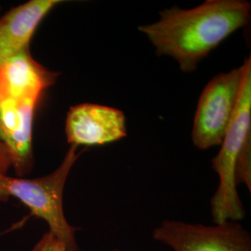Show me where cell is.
<instances>
[{"label": "cell", "mask_w": 251, "mask_h": 251, "mask_svg": "<svg viewBox=\"0 0 251 251\" xmlns=\"http://www.w3.org/2000/svg\"><path fill=\"white\" fill-rule=\"evenodd\" d=\"M59 75L36 62L30 50L0 68V140L7 146L11 167L19 177L33 169L36 108Z\"/></svg>", "instance_id": "obj_2"}, {"label": "cell", "mask_w": 251, "mask_h": 251, "mask_svg": "<svg viewBox=\"0 0 251 251\" xmlns=\"http://www.w3.org/2000/svg\"><path fill=\"white\" fill-rule=\"evenodd\" d=\"M152 238L174 251H251V233L231 221L210 226L165 220Z\"/></svg>", "instance_id": "obj_6"}, {"label": "cell", "mask_w": 251, "mask_h": 251, "mask_svg": "<svg viewBox=\"0 0 251 251\" xmlns=\"http://www.w3.org/2000/svg\"><path fill=\"white\" fill-rule=\"evenodd\" d=\"M11 168V160L9 150L5 144L0 140V178L8 175Z\"/></svg>", "instance_id": "obj_10"}, {"label": "cell", "mask_w": 251, "mask_h": 251, "mask_svg": "<svg viewBox=\"0 0 251 251\" xmlns=\"http://www.w3.org/2000/svg\"><path fill=\"white\" fill-rule=\"evenodd\" d=\"M65 133L68 144L76 147L111 144L126 136L125 116L117 108L77 104L67 113Z\"/></svg>", "instance_id": "obj_7"}, {"label": "cell", "mask_w": 251, "mask_h": 251, "mask_svg": "<svg viewBox=\"0 0 251 251\" xmlns=\"http://www.w3.org/2000/svg\"><path fill=\"white\" fill-rule=\"evenodd\" d=\"M80 152L71 145L61 165L51 173L35 179L5 176L0 178V201L15 198L31 210L32 215L44 220L68 251H80L76 241L77 229L67 222L63 211V190L73 166Z\"/></svg>", "instance_id": "obj_4"}, {"label": "cell", "mask_w": 251, "mask_h": 251, "mask_svg": "<svg viewBox=\"0 0 251 251\" xmlns=\"http://www.w3.org/2000/svg\"><path fill=\"white\" fill-rule=\"evenodd\" d=\"M61 0H29L0 17V68L29 50L36 28Z\"/></svg>", "instance_id": "obj_8"}, {"label": "cell", "mask_w": 251, "mask_h": 251, "mask_svg": "<svg viewBox=\"0 0 251 251\" xmlns=\"http://www.w3.org/2000/svg\"><path fill=\"white\" fill-rule=\"evenodd\" d=\"M32 251H68L65 244L50 231L36 243Z\"/></svg>", "instance_id": "obj_9"}, {"label": "cell", "mask_w": 251, "mask_h": 251, "mask_svg": "<svg viewBox=\"0 0 251 251\" xmlns=\"http://www.w3.org/2000/svg\"><path fill=\"white\" fill-rule=\"evenodd\" d=\"M251 18L244 0H207L197 8L173 7L152 25L139 26L159 56L175 59L182 72L195 71L204 58Z\"/></svg>", "instance_id": "obj_1"}, {"label": "cell", "mask_w": 251, "mask_h": 251, "mask_svg": "<svg viewBox=\"0 0 251 251\" xmlns=\"http://www.w3.org/2000/svg\"><path fill=\"white\" fill-rule=\"evenodd\" d=\"M242 77L243 65L216 75L202 91L192 133L199 149L222 144L236 109Z\"/></svg>", "instance_id": "obj_5"}, {"label": "cell", "mask_w": 251, "mask_h": 251, "mask_svg": "<svg viewBox=\"0 0 251 251\" xmlns=\"http://www.w3.org/2000/svg\"><path fill=\"white\" fill-rule=\"evenodd\" d=\"M251 59L243 63L239 97L232 121L222 142L219 153L211 160L219 177V185L210 200L213 222L242 221L246 215L237 185L251 190Z\"/></svg>", "instance_id": "obj_3"}, {"label": "cell", "mask_w": 251, "mask_h": 251, "mask_svg": "<svg viewBox=\"0 0 251 251\" xmlns=\"http://www.w3.org/2000/svg\"><path fill=\"white\" fill-rule=\"evenodd\" d=\"M1 9H2V8H1V5H0V12H1Z\"/></svg>", "instance_id": "obj_11"}, {"label": "cell", "mask_w": 251, "mask_h": 251, "mask_svg": "<svg viewBox=\"0 0 251 251\" xmlns=\"http://www.w3.org/2000/svg\"></svg>", "instance_id": "obj_12"}]
</instances>
